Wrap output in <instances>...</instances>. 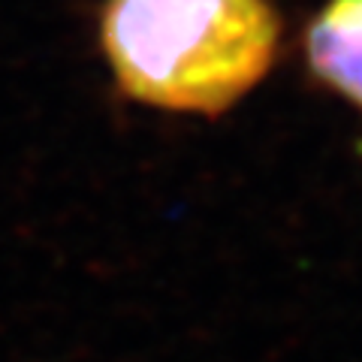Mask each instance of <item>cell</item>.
<instances>
[{
	"label": "cell",
	"mask_w": 362,
	"mask_h": 362,
	"mask_svg": "<svg viewBox=\"0 0 362 362\" xmlns=\"http://www.w3.org/2000/svg\"><path fill=\"white\" fill-rule=\"evenodd\" d=\"M272 0H106L100 42L136 103L218 115L259 85L278 52Z\"/></svg>",
	"instance_id": "6da1fadb"
},
{
	"label": "cell",
	"mask_w": 362,
	"mask_h": 362,
	"mask_svg": "<svg viewBox=\"0 0 362 362\" xmlns=\"http://www.w3.org/2000/svg\"><path fill=\"white\" fill-rule=\"evenodd\" d=\"M311 73L362 109V0H329L305 30Z\"/></svg>",
	"instance_id": "7a4b0ae2"
}]
</instances>
